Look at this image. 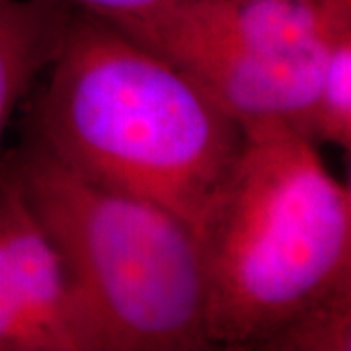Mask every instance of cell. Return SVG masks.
I'll return each instance as SVG.
<instances>
[{
    "label": "cell",
    "mask_w": 351,
    "mask_h": 351,
    "mask_svg": "<svg viewBox=\"0 0 351 351\" xmlns=\"http://www.w3.org/2000/svg\"><path fill=\"white\" fill-rule=\"evenodd\" d=\"M71 8L104 18L108 22H129L160 12L180 0H59Z\"/></svg>",
    "instance_id": "9"
},
{
    "label": "cell",
    "mask_w": 351,
    "mask_h": 351,
    "mask_svg": "<svg viewBox=\"0 0 351 351\" xmlns=\"http://www.w3.org/2000/svg\"><path fill=\"white\" fill-rule=\"evenodd\" d=\"M299 131L318 147L330 145L350 154L351 32L341 34L324 53Z\"/></svg>",
    "instance_id": "7"
},
{
    "label": "cell",
    "mask_w": 351,
    "mask_h": 351,
    "mask_svg": "<svg viewBox=\"0 0 351 351\" xmlns=\"http://www.w3.org/2000/svg\"><path fill=\"white\" fill-rule=\"evenodd\" d=\"M265 351H350L351 287L339 289L289 318L262 343Z\"/></svg>",
    "instance_id": "8"
},
{
    "label": "cell",
    "mask_w": 351,
    "mask_h": 351,
    "mask_svg": "<svg viewBox=\"0 0 351 351\" xmlns=\"http://www.w3.org/2000/svg\"><path fill=\"white\" fill-rule=\"evenodd\" d=\"M73 12L59 0H0V160L14 113L49 69Z\"/></svg>",
    "instance_id": "6"
},
{
    "label": "cell",
    "mask_w": 351,
    "mask_h": 351,
    "mask_svg": "<svg viewBox=\"0 0 351 351\" xmlns=\"http://www.w3.org/2000/svg\"><path fill=\"white\" fill-rule=\"evenodd\" d=\"M27 135L88 180L197 228L244 125L193 76L117 25L75 10Z\"/></svg>",
    "instance_id": "1"
},
{
    "label": "cell",
    "mask_w": 351,
    "mask_h": 351,
    "mask_svg": "<svg viewBox=\"0 0 351 351\" xmlns=\"http://www.w3.org/2000/svg\"><path fill=\"white\" fill-rule=\"evenodd\" d=\"M195 234L213 350H260L289 318L351 287L350 184L287 123L244 125Z\"/></svg>",
    "instance_id": "2"
},
{
    "label": "cell",
    "mask_w": 351,
    "mask_h": 351,
    "mask_svg": "<svg viewBox=\"0 0 351 351\" xmlns=\"http://www.w3.org/2000/svg\"><path fill=\"white\" fill-rule=\"evenodd\" d=\"M193 76L240 123H297L351 0H180L123 25Z\"/></svg>",
    "instance_id": "4"
},
{
    "label": "cell",
    "mask_w": 351,
    "mask_h": 351,
    "mask_svg": "<svg viewBox=\"0 0 351 351\" xmlns=\"http://www.w3.org/2000/svg\"><path fill=\"white\" fill-rule=\"evenodd\" d=\"M0 351H96L63 258L0 160Z\"/></svg>",
    "instance_id": "5"
},
{
    "label": "cell",
    "mask_w": 351,
    "mask_h": 351,
    "mask_svg": "<svg viewBox=\"0 0 351 351\" xmlns=\"http://www.w3.org/2000/svg\"><path fill=\"white\" fill-rule=\"evenodd\" d=\"M6 156L63 258L96 351L213 350L188 221L76 174L32 138Z\"/></svg>",
    "instance_id": "3"
}]
</instances>
